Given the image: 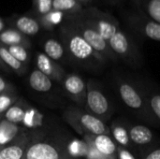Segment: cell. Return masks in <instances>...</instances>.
<instances>
[{
    "label": "cell",
    "instance_id": "7",
    "mask_svg": "<svg viewBox=\"0 0 160 159\" xmlns=\"http://www.w3.org/2000/svg\"><path fill=\"white\" fill-rule=\"evenodd\" d=\"M118 93L122 101L133 112H144L145 103L139 91L129 82H122L118 86Z\"/></svg>",
    "mask_w": 160,
    "mask_h": 159
},
{
    "label": "cell",
    "instance_id": "29",
    "mask_svg": "<svg viewBox=\"0 0 160 159\" xmlns=\"http://www.w3.org/2000/svg\"><path fill=\"white\" fill-rule=\"evenodd\" d=\"M117 159H137L134 155L128 149L121 146L117 148Z\"/></svg>",
    "mask_w": 160,
    "mask_h": 159
},
{
    "label": "cell",
    "instance_id": "34",
    "mask_svg": "<svg viewBox=\"0 0 160 159\" xmlns=\"http://www.w3.org/2000/svg\"><path fill=\"white\" fill-rule=\"evenodd\" d=\"M2 29H3V22H2V21L0 20V32H2Z\"/></svg>",
    "mask_w": 160,
    "mask_h": 159
},
{
    "label": "cell",
    "instance_id": "13",
    "mask_svg": "<svg viewBox=\"0 0 160 159\" xmlns=\"http://www.w3.org/2000/svg\"><path fill=\"white\" fill-rule=\"evenodd\" d=\"M128 133L131 142L138 146L148 145L154 140V134L151 129L142 125L132 126L129 128Z\"/></svg>",
    "mask_w": 160,
    "mask_h": 159
},
{
    "label": "cell",
    "instance_id": "20",
    "mask_svg": "<svg viewBox=\"0 0 160 159\" xmlns=\"http://www.w3.org/2000/svg\"><path fill=\"white\" fill-rule=\"evenodd\" d=\"M26 115V106L22 102V100H18L13 106H11L4 114L3 119L7 121L19 125L23 122Z\"/></svg>",
    "mask_w": 160,
    "mask_h": 159
},
{
    "label": "cell",
    "instance_id": "28",
    "mask_svg": "<svg viewBox=\"0 0 160 159\" xmlns=\"http://www.w3.org/2000/svg\"><path fill=\"white\" fill-rule=\"evenodd\" d=\"M149 107L154 115L160 121V94H154L150 97Z\"/></svg>",
    "mask_w": 160,
    "mask_h": 159
},
{
    "label": "cell",
    "instance_id": "12",
    "mask_svg": "<svg viewBox=\"0 0 160 159\" xmlns=\"http://www.w3.org/2000/svg\"><path fill=\"white\" fill-rule=\"evenodd\" d=\"M24 131V128L19 125L10 123L2 118L0 120V148L12 142Z\"/></svg>",
    "mask_w": 160,
    "mask_h": 159
},
{
    "label": "cell",
    "instance_id": "11",
    "mask_svg": "<svg viewBox=\"0 0 160 159\" xmlns=\"http://www.w3.org/2000/svg\"><path fill=\"white\" fill-rule=\"evenodd\" d=\"M13 28L23 34L24 36H34L38 34L40 30V23L38 19L33 18L28 15L16 16L10 20Z\"/></svg>",
    "mask_w": 160,
    "mask_h": 159
},
{
    "label": "cell",
    "instance_id": "6",
    "mask_svg": "<svg viewBox=\"0 0 160 159\" xmlns=\"http://www.w3.org/2000/svg\"><path fill=\"white\" fill-rule=\"evenodd\" d=\"M62 85L70 99L80 106L85 105L87 84L84 82L82 77L73 73L68 74L62 81Z\"/></svg>",
    "mask_w": 160,
    "mask_h": 159
},
{
    "label": "cell",
    "instance_id": "10",
    "mask_svg": "<svg viewBox=\"0 0 160 159\" xmlns=\"http://www.w3.org/2000/svg\"><path fill=\"white\" fill-rule=\"evenodd\" d=\"M30 142L29 134L24 131L12 142L0 148V159H22Z\"/></svg>",
    "mask_w": 160,
    "mask_h": 159
},
{
    "label": "cell",
    "instance_id": "2",
    "mask_svg": "<svg viewBox=\"0 0 160 159\" xmlns=\"http://www.w3.org/2000/svg\"><path fill=\"white\" fill-rule=\"evenodd\" d=\"M65 119L81 135H110V128L98 117L79 109H68L65 112Z\"/></svg>",
    "mask_w": 160,
    "mask_h": 159
},
{
    "label": "cell",
    "instance_id": "30",
    "mask_svg": "<svg viewBox=\"0 0 160 159\" xmlns=\"http://www.w3.org/2000/svg\"><path fill=\"white\" fill-rule=\"evenodd\" d=\"M8 92H16V88L9 82L6 81L0 76V94Z\"/></svg>",
    "mask_w": 160,
    "mask_h": 159
},
{
    "label": "cell",
    "instance_id": "16",
    "mask_svg": "<svg viewBox=\"0 0 160 159\" xmlns=\"http://www.w3.org/2000/svg\"><path fill=\"white\" fill-rule=\"evenodd\" d=\"M109 46L114 54L127 56L130 52V44L128 38L122 31H117L109 40Z\"/></svg>",
    "mask_w": 160,
    "mask_h": 159
},
{
    "label": "cell",
    "instance_id": "3",
    "mask_svg": "<svg viewBox=\"0 0 160 159\" xmlns=\"http://www.w3.org/2000/svg\"><path fill=\"white\" fill-rule=\"evenodd\" d=\"M68 147L53 141H31L22 159H75Z\"/></svg>",
    "mask_w": 160,
    "mask_h": 159
},
{
    "label": "cell",
    "instance_id": "18",
    "mask_svg": "<svg viewBox=\"0 0 160 159\" xmlns=\"http://www.w3.org/2000/svg\"><path fill=\"white\" fill-rule=\"evenodd\" d=\"M44 53L53 61H61L65 56L64 45L54 38H48L43 44Z\"/></svg>",
    "mask_w": 160,
    "mask_h": 159
},
{
    "label": "cell",
    "instance_id": "21",
    "mask_svg": "<svg viewBox=\"0 0 160 159\" xmlns=\"http://www.w3.org/2000/svg\"><path fill=\"white\" fill-rule=\"evenodd\" d=\"M94 29H96L98 34L106 40L108 41L117 31L118 28L115 25V23H113L111 21L105 20V19H98L93 22V23H89Z\"/></svg>",
    "mask_w": 160,
    "mask_h": 159
},
{
    "label": "cell",
    "instance_id": "23",
    "mask_svg": "<svg viewBox=\"0 0 160 159\" xmlns=\"http://www.w3.org/2000/svg\"><path fill=\"white\" fill-rule=\"evenodd\" d=\"M33 10L37 18L45 17L51 14L52 10V0H32Z\"/></svg>",
    "mask_w": 160,
    "mask_h": 159
},
{
    "label": "cell",
    "instance_id": "8",
    "mask_svg": "<svg viewBox=\"0 0 160 159\" xmlns=\"http://www.w3.org/2000/svg\"><path fill=\"white\" fill-rule=\"evenodd\" d=\"M84 139L86 142L92 144L95 149L106 158L117 159L118 145L110 135H86L84 136Z\"/></svg>",
    "mask_w": 160,
    "mask_h": 159
},
{
    "label": "cell",
    "instance_id": "24",
    "mask_svg": "<svg viewBox=\"0 0 160 159\" xmlns=\"http://www.w3.org/2000/svg\"><path fill=\"white\" fill-rule=\"evenodd\" d=\"M19 100L16 92H8L0 94V120L3 118L6 112Z\"/></svg>",
    "mask_w": 160,
    "mask_h": 159
},
{
    "label": "cell",
    "instance_id": "1",
    "mask_svg": "<svg viewBox=\"0 0 160 159\" xmlns=\"http://www.w3.org/2000/svg\"><path fill=\"white\" fill-rule=\"evenodd\" d=\"M61 37L65 49L73 59L81 63L93 65L105 61V59L88 44L71 23L62 26Z\"/></svg>",
    "mask_w": 160,
    "mask_h": 159
},
{
    "label": "cell",
    "instance_id": "9",
    "mask_svg": "<svg viewBox=\"0 0 160 159\" xmlns=\"http://www.w3.org/2000/svg\"><path fill=\"white\" fill-rule=\"evenodd\" d=\"M36 66L38 70L48 76L52 81L60 82L64 80L66 73L63 67L55 61L48 57L44 52H38L36 55Z\"/></svg>",
    "mask_w": 160,
    "mask_h": 159
},
{
    "label": "cell",
    "instance_id": "22",
    "mask_svg": "<svg viewBox=\"0 0 160 159\" xmlns=\"http://www.w3.org/2000/svg\"><path fill=\"white\" fill-rule=\"evenodd\" d=\"M81 8L77 0H52V10L59 13H75Z\"/></svg>",
    "mask_w": 160,
    "mask_h": 159
},
{
    "label": "cell",
    "instance_id": "33",
    "mask_svg": "<svg viewBox=\"0 0 160 159\" xmlns=\"http://www.w3.org/2000/svg\"><path fill=\"white\" fill-rule=\"evenodd\" d=\"M77 1H78L79 3H87L89 0H77Z\"/></svg>",
    "mask_w": 160,
    "mask_h": 159
},
{
    "label": "cell",
    "instance_id": "25",
    "mask_svg": "<svg viewBox=\"0 0 160 159\" xmlns=\"http://www.w3.org/2000/svg\"><path fill=\"white\" fill-rule=\"evenodd\" d=\"M8 52L20 62L22 64H27L29 55L27 52V48L21 46V45H13V46H6Z\"/></svg>",
    "mask_w": 160,
    "mask_h": 159
},
{
    "label": "cell",
    "instance_id": "31",
    "mask_svg": "<svg viewBox=\"0 0 160 159\" xmlns=\"http://www.w3.org/2000/svg\"><path fill=\"white\" fill-rule=\"evenodd\" d=\"M143 159H160V148L151 151Z\"/></svg>",
    "mask_w": 160,
    "mask_h": 159
},
{
    "label": "cell",
    "instance_id": "15",
    "mask_svg": "<svg viewBox=\"0 0 160 159\" xmlns=\"http://www.w3.org/2000/svg\"><path fill=\"white\" fill-rule=\"evenodd\" d=\"M28 82L33 90L40 93L49 92L52 87V81L38 68L30 73Z\"/></svg>",
    "mask_w": 160,
    "mask_h": 159
},
{
    "label": "cell",
    "instance_id": "14",
    "mask_svg": "<svg viewBox=\"0 0 160 159\" xmlns=\"http://www.w3.org/2000/svg\"><path fill=\"white\" fill-rule=\"evenodd\" d=\"M0 42L5 46L21 45L27 49L31 45L28 37L14 28H8L0 32Z\"/></svg>",
    "mask_w": 160,
    "mask_h": 159
},
{
    "label": "cell",
    "instance_id": "26",
    "mask_svg": "<svg viewBox=\"0 0 160 159\" xmlns=\"http://www.w3.org/2000/svg\"><path fill=\"white\" fill-rule=\"evenodd\" d=\"M144 34L153 40L160 41V23L149 22L144 26Z\"/></svg>",
    "mask_w": 160,
    "mask_h": 159
},
{
    "label": "cell",
    "instance_id": "4",
    "mask_svg": "<svg viewBox=\"0 0 160 159\" xmlns=\"http://www.w3.org/2000/svg\"><path fill=\"white\" fill-rule=\"evenodd\" d=\"M70 23L81 34V36L88 42V44L97 52H98L105 60L106 59H112V60L116 59L115 54L111 50L107 41L89 23L82 22L77 18L73 19V21H71Z\"/></svg>",
    "mask_w": 160,
    "mask_h": 159
},
{
    "label": "cell",
    "instance_id": "17",
    "mask_svg": "<svg viewBox=\"0 0 160 159\" xmlns=\"http://www.w3.org/2000/svg\"><path fill=\"white\" fill-rule=\"evenodd\" d=\"M110 132L113 141L116 142L118 146L128 148V149L130 147L131 141L129 138V133L124 125L113 122L110 128Z\"/></svg>",
    "mask_w": 160,
    "mask_h": 159
},
{
    "label": "cell",
    "instance_id": "5",
    "mask_svg": "<svg viewBox=\"0 0 160 159\" xmlns=\"http://www.w3.org/2000/svg\"><path fill=\"white\" fill-rule=\"evenodd\" d=\"M85 106L90 113L98 117L102 121L108 118L111 112V105L107 97L101 90L95 87L92 82L87 84Z\"/></svg>",
    "mask_w": 160,
    "mask_h": 159
},
{
    "label": "cell",
    "instance_id": "32",
    "mask_svg": "<svg viewBox=\"0 0 160 159\" xmlns=\"http://www.w3.org/2000/svg\"><path fill=\"white\" fill-rule=\"evenodd\" d=\"M0 68L3 69V70H5V71H9V68L3 63V61L1 60V58H0Z\"/></svg>",
    "mask_w": 160,
    "mask_h": 159
},
{
    "label": "cell",
    "instance_id": "27",
    "mask_svg": "<svg viewBox=\"0 0 160 159\" xmlns=\"http://www.w3.org/2000/svg\"><path fill=\"white\" fill-rule=\"evenodd\" d=\"M147 9L154 22L160 23V0H150Z\"/></svg>",
    "mask_w": 160,
    "mask_h": 159
},
{
    "label": "cell",
    "instance_id": "19",
    "mask_svg": "<svg viewBox=\"0 0 160 159\" xmlns=\"http://www.w3.org/2000/svg\"><path fill=\"white\" fill-rule=\"evenodd\" d=\"M0 58L3 63L14 72L18 74H22L26 71V67L22 62L18 61L7 49V47L0 42Z\"/></svg>",
    "mask_w": 160,
    "mask_h": 159
}]
</instances>
